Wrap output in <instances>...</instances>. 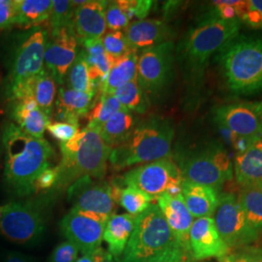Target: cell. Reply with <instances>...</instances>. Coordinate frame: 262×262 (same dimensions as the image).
<instances>
[{
	"label": "cell",
	"mask_w": 262,
	"mask_h": 262,
	"mask_svg": "<svg viewBox=\"0 0 262 262\" xmlns=\"http://www.w3.org/2000/svg\"><path fill=\"white\" fill-rule=\"evenodd\" d=\"M4 262H34L30 257L19 253H9Z\"/></svg>",
	"instance_id": "cell-48"
},
{
	"label": "cell",
	"mask_w": 262,
	"mask_h": 262,
	"mask_svg": "<svg viewBox=\"0 0 262 262\" xmlns=\"http://www.w3.org/2000/svg\"><path fill=\"white\" fill-rule=\"evenodd\" d=\"M53 1L15 0L14 28L32 29L48 24Z\"/></svg>",
	"instance_id": "cell-26"
},
{
	"label": "cell",
	"mask_w": 262,
	"mask_h": 262,
	"mask_svg": "<svg viewBox=\"0 0 262 262\" xmlns=\"http://www.w3.org/2000/svg\"><path fill=\"white\" fill-rule=\"evenodd\" d=\"M173 138L174 128L171 122L152 117L136 124L126 140L112 149L109 161L114 168L123 169L169 159Z\"/></svg>",
	"instance_id": "cell-4"
},
{
	"label": "cell",
	"mask_w": 262,
	"mask_h": 262,
	"mask_svg": "<svg viewBox=\"0 0 262 262\" xmlns=\"http://www.w3.org/2000/svg\"><path fill=\"white\" fill-rule=\"evenodd\" d=\"M191 260L190 253L176 242L163 253L146 262H190Z\"/></svg>",
	"instance_id": "cell-42"
},
{
	"label": "cell",
	"mask_w": 262,
	"mask_h": 262,
	"mask_svg": "<svg viewBox=\"0 0 262 262\" xmlns=\"http://www.w3.org/2000/svg\"><path fill=\"white\" fill-rule=\"evenodd\" d=\"M246 0H221L213 1L210 18L233 20L239 19L243 14Z\"/></svg>",
	"instance_id": "cell-37"
},
{
	"label": "cell",
	"mask_w": 262,
	"mask_h": 262,
	"mask_svg": "<svg viewBox=\"0 0 262 262\" xmlns=\"http://www.w3.org/2000/svg\"><path fill=\"white\" fill-rule=\"evenodd\" d=\"M184 181L214 187L219 190L233 176V163L225 148L210 145L180 159Z\"/></svg>",
	"instance_id": "cell-9"
},
{
	"label": "cell",
	"mask_w": 262,
	"mask_h": 262,
	"mask_svg": "<svg viewBox=\"0 0 262 262\" xmlns=\"http://www.w3.org/2000/svg\"><path fill=\"white\" fill-rule=\"evenodd\" d=\"M229 91L236 94L262 92V35L231 39L217 52Z\"/></svg>",
	"instance_id": "cell-3"
},
{
	"label": "cell",
	"mask_w": 262,
	"mask_h": 262,
	"mask_svg": "<svg viewBox=\"0 0 262 262\" xmlns=\"http://www.w3.org/2000/svg\"><path fill=\"white\" fill-rule=\"evenodd\" d=\"M81 45L91 79L98 92L109 73L113 61L104 50L101 38L84 41Z\"/></svg>",
	"instance_id": "cell-28"
},
{
	"label": "cell",
	"mask_w": 262,
	"mask_h": 262,
	"mask_svg": "<svg viewBox=\"0 0 262 262\" xmlns=\"http://www.w3.org/2000/svg\"><path fill=\"white\" fill-rule=\"evenodd\" d=\"M136 216L129 214H114L105 224L103 241L108 245V252L121 259L126 245L134 230Z\"/></svg>",
	"instance_id": "cell-25"
},
{
	"label": "cell",
	"mask_w": 262,
	"mask_h": 262,
	"mask_svg": "<svg viewBox=\"0 0 262 262\" xmlns=\"http://www.w3.org/2000/svg\"><path fill=\"white\" fill-rule=\"evenodd\" d=\"M117 204L122 206L127 214L137 216L150 207L152 198L140 190L131 187H124L121 183H114Z\"/></svg>",
	"instance_id": "cell-34"
},
{
	"label": "cell",
	"mask_w": 262,
	"mask_h": 262,
	"mask_svg": "<svg viewBox=\"0 0 262 262\" xmlns=\"http://www.w3.org/2000/svg\"><path fill=\"white\" fill-rule=\"evenodd\" d=\"M113 95L122 108L129 112L144 114L150 107L149 96L139 86L136 79L117 89Z\"/></svg>",
	"instance_id": "cell-31"
},
{
	"label": "cell",
	"mask_w": 262,
	"mask_h": 262,
	"mask_svg": "<svg viewBox=\"0 0 262 262\" xmlns=\"http://www.w3.org/2000/svg\"><path fill=\"white\" fill-rule=\"evenodd\" d=\"M252 106H253L254 112L256 113V115L258 117V120H259V122H260L262 129V100L259 101V102L252 104Z\"/></svg>",
	"instance_id": "cell-52"
},
{
	"label": "cell",
	"mask_w": 262,
	"mask_h": 262,
	"mask_svg": "<svg viewBox=\"0 0 262 262\" xmlns=\"http://www.w3.org/2000/svg\"><path fill=\"white\" fill-rule=\"evenodd\" d=\"M237 199L250 225L256 232L262 230V187H242Z\"/></svg>",
	"instance_id": "cell-33"
},
{
	"label": "cell",
	"mask_w": 262,
	"mask_h": 262,
	"mask_svg": "<svg viewBox=\"0 0 262 262\" xmlns=\"http://www.w3.org/2000/svg\"><path fill=\"white\" fill-rule=\"evenodd\" d=\"M46 224L47 203L43 198L12 201L0 206V233L13 243H37Z\"/></svg>",
	"instance_id": "cell-8"
},
{
	"label": "cell",
	"mask_w": 262,
	"mask_h": 262,
	"mask_svg": "<svg viewBox=\"0 0 262 262\" xmlns=\"http://www.w3.org/2000/svg\"><path fill=\"white\" fill-rule=\"evenodd\" d=\"M107 4L108 1L91 0L77 5L72 28L80 45L88 40L103 37L107 29L105 19Z\"/></svg>",
	"instance_id": "cell-18"
},
{
	"label": "cell",
	"mask_w": 262,
	"mask_h": 262,
	"mask_svg": "<svg viewBox=\"0 0 262 262\" xmlns=\"http://www.w3.org/2000/svg\"><path fill=\"white\" fill-rule=\"evenodd\" d=\"M183 177L179 165L172 159H163L132 169L124 174L122 186L131 187L157 200L163 193L178 195Z\"/></svg>",
	"instance_id": "cell-10"
},
{
	"label": "cell",
	"mask_w": 262,
	"mask_h": 262,
	"mask_svg": "<svg viewBox=\"0 0 262 262\" xmlns=\"http://www.w3.org/2000/svg\"><path fill=\"white\" fill-rule=\"evenodd\" d=\"M56 84L55 78L45 68L29 84L38 107L50 119H52L56 103Z\"/></svg>",
	"instance_id": "cell-30"
},
{
	"label": "cell",
	"mask_w": 262,
	"mask_h": 262,
	"mask_svg": "<svg viewBox=\"0 0 262 262\" xmlns=\"http://www.w3.org/2000/svg\"><path fill=\"white\" fill-rule=\"evenodd\" d=\"M131 51L139 52L159 44L169 42L173 31L168 25L160 19L133 20L123 30Z\"/></svg>",
	"instance_id": "cell-20"
},
{
	"label": "cell",
	"mask_w": 262,
	"mask_h": 262,
	"mask_svg": "<svg viewBox=\"0 0 262 262\" xmlns=\"http://www.w3.org/2000/svg\"><path fill=\"white\" fill-rule=\"evenodd\" d=\"M15 0H0V30L14 28Z\"/></svg>",
	"instance_id": "cell-46"
},
{
	"label": "cell",
	"mask_w": 262,
	"mask_h": 262,
	"mask_svg": "<svg viewBox=\"0 0 262 262\" xmlns=\"http://www.w3.org/2000/svg\"><path fill=\"white\" fill-rule=\"evenodd\" d=\"M177 242L158 204H150L136 216L134 230L122 254V262H146Z\"/></svg>",
	"instance_id": "cell-7"
},
{
	"label": "cell",
	"mask_w": 262,
	"mask_h": 262,
	"mask_svg": "<svg viewBox=\"0 0 262 262\" xmlns=\"http://www.w3.org/2000/svg\"><path fill=\"white\" fill-rule=\"evenodd\" d=\"M86 127L99 129L112 116L123 108L113 94H100L98 101L92 108Z\"/></svg>",
	"instance_id": "cell-35"
},
{
	"label": "cell",
	"mask_w": 262,
	"mask_h": 262,
	"mask_svg": "<svg viewBox=\"0 0 262 262\" xmlns=\"http://www.w3.org/2000/svg\"><path fill=\"white\" fill-rule=\"evenodd\" d=\"M105 19L107 28L111 31H122L131 23L130 18L123 8L121 0L108 1Z\"/></svg>",
	"instance_id": "cell-39"
},
{
	"label": "cell",
	"mask_w": 262,
	"mask_h": 262,
	"mask_svg": "<svg viewBox=\"0 0 262 262\" xmlns=\"http://www.w3.org/2000/svg\"><path fill=\"white\" fill-rule=\"evenodd\" d=\"M213 219L219 234L229 250L247 247L258 238V232L249 224L238 199L233 194L220 195Z\"/></svg>",
	"instance_id": "cell-13"
},
{
	"label": "cell",
	"mask_w": 262,
	"mask_h": 262,
	"mask_svg": "<svg viewBox=\"0 0 262 262\" xmlns=\"http://www.w3.org/2000/svg\"><path fill=\"white\" fill-rule=\"evenodd\" d=\"M2 142L7 184L19 196L34 193V183L44 170L51 167L54 150L46 139L28 135L14 122L5 126Z\"/></svg>",
	"instance_id": "cell-1"
},
{
	"label": "cell",
	"mask_w": 262,
	"mask_h": 262,
	"mask_svg": "<svg viewBox=\"0 0 262 262\" xmlns=\"http://www.w3.org/2000/svg\"><path fill=\"white\" fill-rule=\"evenodd\" d=\"M97 261L98 262H121V260L115 258L111 253L108 252V250H104L100 248L97 252Z\"/></svg>",
	"instance_id": "cell-49"
},
{
	"label": "cell",
	"mask_w": 262,
	"mask_h": 262,
	"mask_svg": "<svg viewBox=\"0 0 262 262\" xmlns=\"http://www.w3.org/2000/svg\"><path fill=\"white\" fill-rule=\"evenodd\" d=\"M59 226L67 241L75 245L83 254L94 253L102 248L105 224L70 210Z\"/></svg>",
	"instance_id": "cell-16"
},
{
	"label": "cell",
	"mask_w": 262,
	"mask_h": 262,
	"mask_svg": "<svg viewBox=\"0 0 262 262\" xmlns=\"http://www.w3.org/2000/svg\"><path fill=\"white\" fill-rule=\"evenodd\" d=\"M75 1L69 0H53L48 26L51 31L60 28L72 27L75 12Z\"/></svg>",
	"instance_id": "cell-36"
},
{
	"label": "cell",
	"mask_w": 262,
	"mask_h": 262,
	"mask_svg": "<svg viewBox=\"0 0 262 262\" xmlns=\"http://www.w3.org/2000/svg\"><path fill=\"white\" fill-rule=\"evenodd\" d=\"M157 202L175 240L190 253L189 230L194 217L187 210L182 194L171 195L163 193L157 199Z\"/></svg>",
	"instance_id": "cell-19"
},
{
	"label": "cell",
	"mask_w": 262,
	"mask_h": 262,
	"mask_svg": "<svg viewBox=\"0 0 262 262\" xmlns=\"http://www.w3.org/2000/svg\"><path fill=\"white\" fill-rule=\"evenodd\" d=\"M49 31L32 28L14 42L7 62L5 92L10 101L19 99L28 83L40 74L44 67V55Z\"/></svg>",
	"instance_id": "cell-6"
},
{
	"label": "cell",
	"mask_w": 262,
	"mask_h": 262,
	"mask_svg": "<svg viewBox=\"0 0 262 262\" xmlns=\"http://www.w3.org/2000/svg\"><path fill=\"white\" fill-rule=\"evenodd\" d=\"M79 45L72 27L49 32L44 67L55 78L56 84H64L67 72L79 53Z\"/></svg>",
	"instance_id": "cell-14"
},
{
	"label": "cell",
	"mask_w": 262,
	"mask_h": 262,
	"mask_svg": "<svg viewBox=\"0 0 262 262\" xmlns=\"http://www.w3.org/2000/svg\"><path fill=\"white\" fill-rule=\"evenodd\" d=\"M189 249L192 260L221 258L229 253V248L219 234L212 216L193 221L189 230Z\"/></svg>",
	"instance_id": "cell-17"
},
{
	"label": "cell",
	"mask_w": 262,
	"mask_h": 262,
	"mask_svg": "<svg viewBox=\"0 0 262 262\" xmlns=\"http://www.w3.org/2000/svg\"><path fill=\"white\" fill-rule=\"evenodd\" d=\"M60 150L56 187H70L83 177L101 180L106 174L112 148L103 140L98 129L85 127L71 140L60 143Z\"/></svg>",
	"instance_id": "cell-2"
},
{
	"label": "cell",
	"mask_w": 262,
	"mask_h": 262,
	"mask_svg": "<svg viewBox=\"0 0 262 262\" xmlns=\"http://www.w3.org/2000/svg\"><path fill=\"white\" fill-rule=\"evenodd\" d=\"M64 86L80 93L97 94V90L94 86L89 73L84 51L82 49L79 50L74 62L67 72Z\"/></svg>",
	"instance_id": "cell-32"
},
{
	"label": "cell",
	"mask_w": 262,
	"mask_h": 262,
	"mask_svg": "<svg viewBox=\"0 0 262 262\" xmlns=\"http://www.w3.org/2000/svg\"><path fill=\"white\" fill-rule=\"evenodd\" d=\"M11 117L19 129L36 138H43L51 119L38 107L32 95L11 101Z\"/></svg>",
	"instance_id": "cell-22"
},
{
	"label": "cell",
	"mask_w": 262,
	"mask_h": 262,
	"mask_svg": "<svg viewBox=\"0 0 262 262\" xmlns=\"http://www.w3.org/2000/svg\"><path fill=\"white\" fill-rule=\"evenodd\" d=\"M122 6L130 19L142 20L149 15L152 1L150 0H121Z\"/></svg>",
	"instance_id": "cell-41"
},
{
	"label": "cell",
	"mask_w": 262,
	"mask_h": 262,
	"mask_svg": "<svg viewBox=\"0 0 262 262\" xmlns=\"http://www.w3.org/2000/svg\"><path fill=\"white\" fill-rule=\"evenodd\" d=\"M175 46L172 41L143 50L139 53L136 80L149 95H159L168 85L173 73Z\"/></svg>",
	"instance_id": "cell-12"
},
{
	"label": "cell",
	"mask_w": 262,
	"mask_h": 262,
	"mask_svg": "<svg viewBox=\"0 0 262 262\" xmlns=\"http://www.w3.org/2000/svg\"><path fill=\"white\" fill-rule=\"evenodd\" d=\"M135 126L136 121L132 113L122 109L112 116L98 130L103 140L114 149L126 140Z\"/></svg>",
	"instance_id": "cell-29"
},
{
	"label": "cell",
	"mask_w": 262,
	"mask_h": 262,
	"mask_svg": "<svg viewBox=\"0 0 262 262\" xmlns=\"http://www.w3.org/2000/svg\"><path fill=\"white\" fill-rule=\"evenodd\" d=\"M233 172L241 187H262V136L236 154Z\"/></svg>",
	"instance_id": "cell-21"
},
{
	"label": "cell",
	"mask_w": 262,
	"mask_h": 262,
	"mask_svg": "<svg viewBox=\"0 0 262 262\" xmlns=\"http://www.w3.org/2000/svg\"><path fill=\"white\" fill-rule=\"evenodd\" d=\"M240 28L239 19L225 20L208 17L187 32L180 43L178 55L193 82L201 81L211 56L236 37Z\"/></svg>",
	"instance_id": "cell-5"
},
{
	"label": "cell",
	"mask_w": 262,
	"mask_h": 262,
	"mask_svg": "<svg viewBox=\"0 0 262 262\" xmlns=\"http://www.w3.org/2000/svg\"><path fill=\"white\" fill-rule=\"evenodd\" d=\"M104 50L109 56V58L114 61L131 51L122 31H109L106 32L101 38Z\"/></svg>",
	"instance_id": "cell-38"
},
{
	"label": "cell",
	"mask_w": 262,
	"mask_h": 262,
	"mask_svg": "<svg viewBox=\"0 0 262 262\" xmlns=\"http://www.w3.org/2000/svg\"><path fill=\"white\" fill-rule=\"evenodd\" d=\"M181 188L184 202L193 217H213L220 199L216 189L184 180Z\"/></svg>",
	"instance_id": "cell-24"
},
{
	"label": "cell",
	"mask_w": 262,
	"mask_h": 262,
	"mask_svg": "<svg viewBox=\"0 0 262 262\" xmlns=\"http://www.w3.org/2000/svg\"><path fill=\"white\" fill-rule=\"evenodd\" d=\"M240 21L250 28L262 29V0H246Z\"/></svg>",
	"instance_id": "cell-40"
},
{
	"label": "cell",
	"mask_w": 262,
	"mask_h": 262,
	"mask_svg": "<svg viewBox=\"0 0 262 262\" xmlns=\"http://www.w3.org/2000/svg\"><path fill=\"white\" fill-rule=\"evenodd\" d=\"M138 58L139 52L129 51L124 56L114 60L99 90L100 94H113L120 86L136 79Z\"/></svg>",
	"instance_id": "cell-27"
},
{
	"label": "cell",
	"mask_w": 262,
	"mask_h": 262,
	"mask_svg": "<svg viewBox=\"0 0 262 262\" xmlns=\"http://www.w3.org/2000/svg\"><path fill=\"white\" fill-rule=\"evenodd\" d=\"M79 128L80 125L59 122H50L47 126L50 134L57 140L60 141V143L71 140L76 134L79 133Z\"/></svg>",
	"instance_id": "cell-43"
},
{
	"label": "cell",
	"mask_w": 262,
	"mask_h": 262,
	"mask_svg": "<svg viewBox=\"0 0 262 262\" xmlns=\"http://www.w3.org/2000/svg\"><path fill=\"white\" fill-rule=\"evenodd\" d=\"M79 253L75 245L64 241L56 246L49 257V262H76Z\"/></svg>",
	"instance_id": "cell-44"
},
{
	"label": "cell",
	"mask_w": 262,
	"mask_h": 262,
	"mask_svg": "<svg viewBox=\"0 0 262 262\" xmlns=\"http://www.w3.org/2000/svg\"><path fill=\"white\" fill-rule=\"evenodd\" d=\"M68 199L72 202L71 210L86 215L102 224L117 210L114 183L94 182V179H78L67 190Z\"/></svg>",
	"instance_id": "cell-11"
},
{
	"label": "cell",
	"mask_w": 262,
	"mask_h": 262,
	"mask_svg": "<svg viewBox=\"0 0 262 262\" xmlns=\"http://www.w3.org/2000/svg\"><path fill=\"white\" fill-rule=\"evenodd\" d=\"M219 262H250L247 251L241 253H228L219 258Z\"/></svg>",
	"instance_id": "cell-47"
},
{
	"label": "cell",
	"mask_w": 262,
	"mask_h": 262,
	"mask_svg": "<svg viewBox=\"0 0 262 262\" xmlns=\"http://www.w3.org/2000/svg\"><path fill=\"white\" fill-rule=\"evenodd\" d=\"M215 122L231 136L246 143L262 136L260 122L253 106L249 104H230L216 108Z\"/></svg>",
	"instance_id": "cell-15"
},
{
	"label": "cell",
	"mask_w": 262,
	"mask_h": 262,
	"mask_svg": "<svg viewBox=\"0 0 262 262\" xmlns=\"http://www.w3.org/2000/svg\"><path fill=\"white\" fill-rule=\"evenodd\" d=\"M59 178L58 168L49 167L44 170L36 179L34 183V192H40L44 190H49L53 187H56Z\"/></svg>",
	"instance_id": "cell-45"
},
{
	"label": "cell",
	"mask_w": 262,
	"mask_h": 262,
	"mask_svg": "<svg viewBox=\"0 0 262 262\" xmlns=\"http://www.w3.org/2000/svg\"><path fill=\"white\" fill-rule=\"evenodd\" d=\"M250 262H262V251L257 249L247 250Z\"/></svg>",
	"instance_id": "cell-50"
},
{
	"label": "cell",
	"mask_w": 262,
	"mask_h": 262,
	"mask_svg": "<svg viewBox=\"0 0 262 262\" xmlns=\"http://www.w3.org/2000/svg\"><path fill=\"white\" fill-rule=\"evenodd\" d=\"M94 94L80 93L60 86L56 98V122L79 125V120L85 117L94 104Z\"/></svg>",
	"instance_id": "cell-23"
},
{
	"label": "cell",
	"mask_w": 262,
	"mask_h": 262,
	"mask_svg": "<svg viewBox=\"0 0 262 262\" xmlns=\"http://www.w3.org/2000/svg\"><path fill=\"white\" fill-rule=\"evenodd\" d=\"M97 251H95L94 253L83 254L81 257H78L76 262H98L97 261V254H96Z\"/></svg>",
	"instance_id": "cell-51"
}]
</instances>
